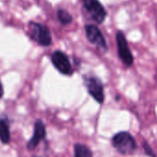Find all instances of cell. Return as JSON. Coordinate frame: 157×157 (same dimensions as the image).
Instances as JSON below:
<instances>
[{
	"label": "cell",
	"mask_w": 157,
	"mask_h": 157,
	"mask_svg": "<svg viewBox=\"0 0 157 157\" xmlns=\"http://www.w3.org/2000/svg\"><path fill=\"white\" fill-rule=\"evenodd\" d=\"M113 148L122 155H132L137 150V143L134 137L128 132H120L111 139Z\"/></svg>",
	"instance_id": "1"
},
{
	"label": "cell",
	"mask_w": 157,
	"mask_h": 157,
	"mask_svg": "<svg viewBox=\"0 0 157 157\" xmlns=\"http://www.w3.org/2000/svg\"><path fill=\"white\" fill-rule=\"evenodd\" d=\"M28 28L29 35L34 41L38 42L40 46L44 47L51 45L52 40V33L45 25L31 21L29 23Z\"/></svg>",
	"instance_id": "2"
},
{
	"label": "cell",
	"mask_w": 157,
	"mask_h": 157,
	"mask_svg": "<svg viewBox=\"0 0 157 157\" xmlns=\"http://www.w3.org/2000/svg\"><path fill=\"white\" fill-rule=\"evenodd\" d=\"M84 84L88 94L99 104H103L105 100L104 86L101 80L93 75L84 76Z\"/></svg>",
	"instance_id": "3"
},
{
	"label": "cell",
	"mask_w": 157,
	"mask_h": 157,
	"mask_svg": "<svg viewBox=\"0 0 157 157\" xmlns=\"http://www.w3.org/2000/svg\"><path fill=\"white\" fill-rule=\"evenodd\" d=\"M117 46H118V53L120 59L122 61V63L127 66H132L133 64V55L130 50L128 41L126 40V37L124 33L121 30L117 32Z\"/></svg>",
	"instance_id": "4"
},
{
	"label": "cell",
	"mask_w": 157,
	"mask_h": 157,
	"mask_svg": "<svg viewBox=\"0 0 157 157\" xmlns=\"http://www.w3.org/2000/svg\"><path fill=\"white\" fill-rule=\"evenodd\" d=\"M86 35L88 40V41L94 45L97 46L98 49H99L102 52H107L108 45L106 42V40L104 39V36L101 32V30L95 25H86L85 27Z\"/></svg>",
	"instance_id": "5"
},
{
	"label": "cell",
	"mask_w": 157,
	"mask_h": 157,
	"mask_svg": "<svg viewBox=\"0 0 157 157\" xmlns=\"http://www.w3.org/2000/svg\"><path fill=\"white\" fill-rule=\"evenodd\" d=\"M51 60L55 69L58 72H60L62 75H71L73 74V68H72L70 60L64 52L61 51L54 52L52 54Z\"/></svg>",
	"instance_id": "6"
},
{
	"label": "cell",
	"mask_w": 157,
	"mask_h": 157,
	"mask_svg": "<svg viewBox=\"0 0 157 157\" xmlns=\"http://www.w3.org/2000/svg\"><path fill=\"white\" fill-rule=\"evenodd\" d=\"M86 11L93 20L98 24L102 23L107 17V12L98 0H82Z\"/></svg>",
	"instance_id": "7"
},
{
	"label": "cell",
	"mask_w": 157,
	"mask_h": 157,
	"mask_svg": "<svg viewBox=\"0 0 157 157\" xmlns=\"http://www.w3.org/2000/svg\"><path fill=\"white\" fill-rule=\"evenodd\" d=\"M46 137V126L41 120H36L33 126V133L31 138L27 143V149L29 151H33L41 141Z\"/></svg>",
	"instance_id": "8"
},
{
	"label": "cell",
	"mask_w": 157,
	"mask_h": 157,
	"mask_svg": "<svg viewBox=\"0 0 157 157\" xmlns=\"http://www.w3.org/2000/svg\"><path fill=\"white\" fill-rule=\"evenodd\" d=\"M0 141L3 144L10 143V126L7 118L0 119Z\"/></svg>",
	"instance_id": "9"
},
{
	"label": "cell",
	"mask_w": 157,
	"mask_h": 157,
	"mask_svg": "<svg viewBox=\"0 0 157 157\" xmlns=\"http://www.w3.org/2000/svg\"><path fill=\"white\" fill-rule=\"evenodd\" d=\"M75 157H93L91 150L85 144H75L74 145Z\"/></svg>",
	"instance_id": "10"
},
{
	"label": "cell",
	"mask_w": 157,
	"mask_h": 157,
	"mask_svg": "<svg viewBox=\"0 0 157 157\" xmlns=\"http://www.w3.org/2000/svg\"><path fill=\"white\" fill-rule=\"evenodd\" d=\"M57 17L63 25H68L73 21V17L71 14L64 9H59L57 11Z\"/></svg>",
	"instance_id": "11"
},
{
	"label": "cell",
	"mask_w": 157,
	"mask_h": 157,
	"mask_svg": "<svg viewBox=\"0 0 157 157\" xmlns=\"http://www.w3.org/2000/svg\"><path fill=\"white\" fill-rule=\"evenodd\" d=\"M143 147H144V154L147 155V156L149 157H157L156 154H155V152L154 151V149L150 146V144L146 142V141H144V143H143Z\"/></svg>",
	"instance_id": "12"
},
{
	"label": "cell",
	"mask_w": 157,
	"mask_h": 157,
	"mask_svg": "<svg viewBox=\"0 0 157 157\" xmlns=\"http://www.w3.org/2000/svg\"><path fill=\"white\" fill-rule=\"evenodd\" d=\"M4 96V87L2 83L0 82V98H2V97Z\"/></svg>",
	"instance_id": "13"
},
{
	"label": "cell",
	"mask_w": 157,
	"mask_h": 157,
	"mask_svg": "<svg viewBox=\"0 0 157 157\" xmlns=\"http://www.w3.org/2000/svg\"><path fill=\"white\" fill-rule=\"evenodd\" d=\"M34 157H41V156H34Z\"/></svg>",
	"instance_id": "14"
}]
</instances>
